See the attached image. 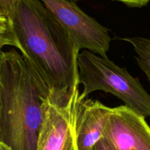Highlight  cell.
I'll return each instance as SVG.
<instances>
[{
  "label": "cell",
  "mask_w": 150,
  "mask_h": 150,
  "mask_svg": "<svg viewBox=\"0 0 150 150\" xmlns=\"http://www.w3.org/2000/svg\"><path fill=\"white\" fill-rule=\"evenodd\" d=\"M26 62L51 95L60 98L79 90V51L67 31L40 0H17L7 17Z\"/></svg>",
  "instance_id": "6da1fadb"
},
{
  "label": "cell",
  "mask_w": 150,
  "mask_h": 150,
  "mask_svg": "<svg viewBox=\"0 0 150 150\" xmlns=\"http://www.w3.org/2000/svg\"><path fill=\"white\" fill-rule=\"evenodd\" d=\"M0 79L4 88L0 141L11 150H36L50 89L14 49L0 54Z\"/></svg>",
  "instance_id": "7a4b0ae2"
},
{
  "label": "cell",
  "mask_w": 150,
  "mask_h": 150,
  "mask_svg": "<svg viewBox=\"0 0 150 150\" xmlns=\"http://www.w3.org/2000/svg\"><path fill=\"white\" fill-rule=\"evenodd\" d=\"M79 83L83 85L80 99L95 91L111 93L142 117H150V95L137 78L120 67L108 57L83 51L78 56Z\"/></svg>",
  "instance_id": "3957f363"
},
{
  "label": "cell",
  "mask_w": 150,
  "mask_h": 150,
  "mask_svg": "<svg viewBox=\"0 0 150 150\" xmlns=\"http://www.w3.org/2000/svg\"><path fill=\"white\" fill-rule=\"evenodd\" d=\"M70 35L79 51L86 49L107 57L111 38L109 31L69 0H40Z\"/></svg>",
  "instance_id": "277c9868"
},
{
  "label": "cell",
  "mask_w": 150,
  "mask_h": 150,
  "mask_svg": "<svg viewBox=\"0 0 150 150\" xmlns=\"http://www.w3.org/2000/svg\"><path fill=\"white\" fill-rule=\"evenodd\" d=\"M79 90L57 98L50 95L36 150H78L75 137V114Z\"/></svg>",
  "instance_id": "5b68a950"
},
{
  "label": "cell",
  "mask_w": 150,
  "mask_h": 150,
  "mask_svg": "<svg viewBox=\"0 0 150 150\" xmlns=\"http://www.w3.org/2000/svg\"><path fill=\"white\" fill-rule=\"evenodd\" d=\"M103 138L117 150H150V127L126 105L111 108Z\"/></svg>",
  "instance_id": "8992f818"
},
{
  "label": "cell",
  "mask_w": 150,
  "mask_h": 150,
  "mask_svg": "<svg viewBox=\"0 0 150 150\" xmlns=\"http://www.w3.org/2000/svg\"><path fill=\"white\" fill-rule=\"evenodd\" d=\"M111 108L98 100L78 98L74 127L78 150H92L103 139Z\"/></svg>",
  "instance_id": "52a82bcc"
},
{
  "label": "cell",
  "mask_w": 150,
  "mask_h": 150,
  "mask_svg": "<svg viewBox=\"0 0 150 150\" xmlns=\"http://www.w3.org/2000/svg\"><path fill=\"white\" fill-rule=\"evenodd\" d=\"M133 45L136 53V61L150 82V38L143 37L118 38Z\"/></svg>",
  "instance_id": "ba28073f"
},
{
  "label": "cell",
  "mask_w": 150,
  "mask_h": 150,
  "mask_svg": "<svg viewBox=\"0 0 150 150\" xmlns=\"http://www.w3.org/2000/svg\"><path fill=\"white\" fill-rule=\"evenodd\" d=\"M0 35L16 39L13 29H12L10 20L7 17L2 16H0Z\"/></svg>",
  "instance_id": "9c48e42d"
},
{
  "label": "cell",
  "mask_w": 150,
  "mask_h": 150,
  "mask_svg": "<svg viewBox=\"0 0 150 150\" xmlns=\"http://www.w3.org/2000/svg\"><path fill=\"white\" fill-rule=\"evenodd\" d=\"M17 0H0V16L8 17Z\"/></svg>",
  "instance_id": "30bf717a"
},
{
  "label": "cell",
  "mask_w": 150,
  "mask_h": 150,
  "mask_svg": "<svg viewBox=\"0 0 150 150\" xmlns=\"http://www.w3.org/2000/svg\"><path fill=\"white\" fill-rule=\"evenodd\" d=\"M5 45H11V46L16 47L18 50L20 49V46H19L17 40L10 38V37L0 35V54L3 52L1 50Z\"/></svg>",
  "instance_id": "8fae6325"
},
{
  "label": "cell",
  "mask_w": 150,
  "mask_h": 150,
  "mask_svg": "<svg viewBox=\"0 0 150 150\" xmlns=\"http://www.w3.org/2000/svg\"><path fill=\"white\" fill-rule=\"evenodd\" d=\"M113 1H120L130 7H142L146 6L149 2L150 0H113Z\"/></svg>",
  "instance_id": "7c38bea8"
},
{
  "label": "cell",
  "mask_w": 150,
  "mask_h": 150,
  "mask_svg": "<svg viewBox=\"0 0 150 150\" xmlns=\"http://www.w3.org/2000/svg\"><path fill=\"white\" fill-rule=\"evenodd\" d=\"M92 150H117L111 144L110 142H108L106 139H101L96 145L93 147Z\"/></svg>",
  "instance_id": "4fadbf2b"
},
{
  "label": "cell",
  "mask_w": 150,
  "mask_h": 150,
  "mask_svg": "<svg viewBox=\"0 0 150 150\" xmlns=\"http://www.w3.org/2000/svg\"><path fill=\"white\" fill-rule=\"evenodd\" d=\"M3 93H4V88H3L2 83L0 79V124H1V114H2V100H3ZM1 142V141H0Z\"/></svg>",
  "instance_id": "5bb4252c"
},
{
  "label": "cell",
  "mask_w": 150,
  "mask_h": 150,
  "mask_svg": "<svg viewBox=\"0 0 150 150\" xmlns=\"http://www.w3.org/2000/svg\"><path fill=\"white\" fill-rule=\"evenodd\" d=\"M0 150H11L8 146L4 144L2 142H0Z\"/></svg>",
  "instance_id": "9a60e30c"
},
{
  "label": "cell",
  "mask_w": 150,
  "mask_h": 150,
  "mask_svg": "<svg viewBox=\"0 0 150 150\" xmlns=\"http://www.w3.org/2000/svg\"><path fill=\"white\" fill-rule=\"evenodd\" d=\"M69 1H73V2H77V1H81V0H69Z\"/></svg>",
  "instance_id": "2e32d148"
}]
</instances>
